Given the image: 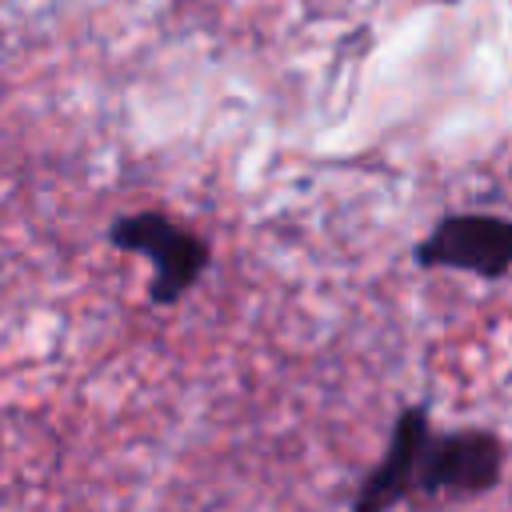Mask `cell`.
I'll list each match as a JSON object with an SVG mask.
<instances>
[{"label": "cell", "instance_id": "cell-1", "mask_svg": "<svg viewBox=\"0 0 512 512\" xmlns=\"http://www.w3.org/2000/svg\"><path fill=\"white\" fill-rule=\"evenodd\" d=\"M108 240L124 252H136V256L152 260V284H148L152 304H176L208 272V260H212L208 240L196 236L192 228H184L180 220L164 216V212L120 216L108 228Z\"/></svg>", "mask_w": 512, "mask_h": 512}, {"label": "cell", "instance_id": "cell-2", "mask_svg": "<svg viewBox=\"0 0 512 512\" xmlns=\"http://www.w3.org/2000/svg\"><path fill=\"white\" fill-rule=\"evenodd\" d=\"M416 264L500 280L512 272V216H492V212L444 216L416 244Z\"/></svg>", "mask_w": 512, "mask_h": 512}, {"label": "cell", "instance_id": "cell-3", "mask_svg": "<svg viewBox=\"0 0 512 512\" xmlns=\"http://www.w3.org/2000/svg\"><path fill=\"white\" fill-rule=\"evenodd\" d=\"M504 472V444L496 432L468 428V432H448V436H428L420 472H416V492L440 496V492H488Z\"/></svg>", "mask_w": 512, "mask_h": 512}, {"label": "cell", "instance_id": "cell-4", "mask_svg": "<svg viewBox=\"0 0 512 512\" xmlns=\"http://www.w3.org/2000/svg\"><path fill=\"white\" fill-rule=\"evenodd\" d=\"M424 444H428V412L420 404L416 408H404L396 416V424H392L384 460L364 476L352 512H392L416 488Z\"/></svg>", "mask_w": 512, "mask_h": 512}]
</instances>
